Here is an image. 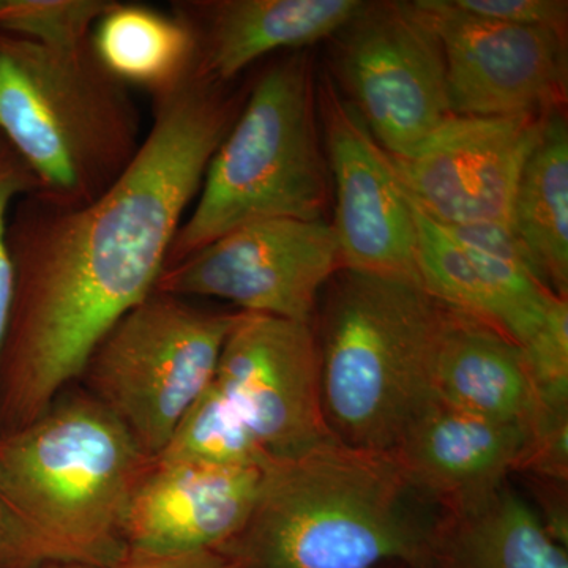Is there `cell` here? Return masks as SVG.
Masks as SVG:
<instances>
[{
  "label": "cell",
  "mask_w": 568,
  "mask_h": 568,
  "mask_svg": "<svg viewBox=\"0 0 568 568\" xmlns=\"http://www.w3.org/2000/svg\"><path fill=\"white\" fill-rule=\"evenodd\" d=\"M197 69L153 93L151 130L110 189L82 205L41 197L11 245L17 287L0 355V432L50 409L108 332L155 291L183 213L239 100Z\"/></svg>",
  "instance_id": "6da1fadb"
},
{
  "label": "cell",
  "mask_w": 568,
  "mask_h": 568,
  "mask_svg": "<svg viewBox=\"0 0 568 568\" xmlns=\"http://www.w3.org/2000/svg\"><path fill=\"white\" fill-rule=\"evenodd\" d=\"M152 458L88 392L0 432V568H114Z\"/></svg>",
  "instance_id": "7a4b0ae2"
},
{
  "label": "cell",
  "mask_w": 568,
  "mask_h": 568,
  "mask_svg": "<svg viewBox=\"0 0 568 568\" xmlns=\"http://www.w3.org/2000/svg\"><path fill=\"white\" fill-rule=\"evenodd\" d=\"M444 517L394 455L331 439L272 459L245 528L220 549L239 568H420Z\"/></svg>",
  "instance_id": "3957f363"
},
{
  "label": "cell",
  "mask_w": 568,
  "mask_h": 568,
  "mask_svg": "<svg viewBox=\"0 0 568 568\" xmlns=\"http://www.w3.org/2000/svg\"><path fill=\"white\" fill-rule=\"evenodd\" d=\"M338 274L316 335L325 424L346 446L390 454L435 396L444 305L422 284Z\"/></svg>",
  "instance_id": "277c9868"
},
{
  "label": "cell",
  "mask_w": 568,
  "mask_h": 568,
  "mask_svg": "<svg viewBox=\"0 0 568 568\" xmlns=\"http://www.w3.org/2000/svg\"><path fill=\"white\" fill-rule=\"evenodd\" d=\"M0 132L43 200L82 205L140 151V112L92 43L54 50L0 33Z\"/></svg>",
  "instance_id": "5b68a950"
},
{
  "label": "cell",
  "mask_w": 568,
  "mask_h": 568,
  "mask_svg": "<svg viewBox=\"0 0 568 568\" xmlns=\"http://www.w3.org/2000/svg\"><path fill=\"white\" fill-rule=\"evenodd\" d=\"M316 114L312 59L305 51L264 71L213 153L166 265L244 224L324 220L328 181Z\"/></svg>",
  "instance_id": "8992f818"
},
{
  "label": "cell",
  "mask_w": 568,
  "mask_h": 568,
  "mask_svg": "<svg viewBox=\"0 0 568 568\" xmlns=\"http://www.w3.org/2000/svg\"><path fill=\"white\" fill-rule=\"evenodd\" d=\"M235 313L209 312L153 291L93 351L81 379L155 459L211 386Z\"/></svg>",
  "instance_id": "52a82bcc"
},
{
  "label": "cell",
  "mask_w": 568,
  "mask_h": 568,
  "mask_svg": "<svg viewBox=\"0 0 568 568\" xmlns=\"http://www.w3.org/2000/svg\"><path fill=\"white\" fill-rule=\"evenodd\" d=\"M335 36L338 84L388 155H410L454 115L443 47L416 3H365Z\"/></svg>",
  "instance_id": "ba28073f"
},
{
  "label": "cell",
  "mask_w": 568,
  "mask_h": 568,
  "mask_svg": "<svg viewBox=\"0 0 568 568\" xmlns=\"http://www.w3.org/2000/svg\"><path fill=\"white\" fill-rule=\"evenodd\" d=\"M339 271L331 223L268 219L244 224L166 265L155 291L222 298L239 312L312 324L321 291Z\"/></svg>",
  "instance_id": "9c48e42d"
},
{
  "label": "cell",
  "mask_w": 568,
  "mask_h": 568,
  "mask_svg": "<svg viewBox=\"0 0 568 568\" xmlns=\"http://www.w3.org/2000/svg\"><path fill=\"white\" fill-rule=\"evenodd\" d=\"M213 383L272 459L297 458L334 439L325 424L312 324L235 313Z\"/></svg>",
  "instance_id": "30bf717a"
},
{
  "label": "cell",
  "mask_w": 568,
  "mask_h": 568,
  "mask_svg": "<svg viewBox=\"0 0 568 568\" xmlns=\"http://www.w3.org/2000/svg\"><path fill=\"white\" fill-rule=\"evenodd\" d=\"M547 115H450L403 159L396 174L418 211L443 226L514 231V203Z\"/></svg>",
  "instance_id": "8fae6325"
},
{
  "label": "cell",
  "mask_w": 568,
  "mask_h": 568,
  "mask_svg": "<svg viewBox=\"0 0 568 568\" xmlns=\"http://www.w3.org/2000/svg\"><path fill=\"white\" fill-rule=\"evenodd\" d=\"M414 3L443 47L452 114L547 115L566 95V33L485 20L454 0Z\"/></svg>",
  "instance_id": "7c38bea8"
},
{
  "label": "cell",
  "mask_w": 568,
  "mask_h": 568,
  "mask_svg": "<svg viewBox=\"0 0 568 568\" xmlns=\"http://www.w3.org/2000/svg\"><path fill=\"white\" fill-rule=\"evenodd\" d=\"M316 100L335 181L332 227L343 271L422 284L414 209L394 160L328 74Z\"/></svg>",
  "instance_id": "4fadbf2b"
},
{
  "label": "cell",
  "mask_w": 568,
  "mask_h": 568,
  "mask_svg": "<svg viewBox=\"0 0 568 568\" xmlns=\"http://www.w3.org/2000/svg\"><path fill=\"white\" fill-rule=\"evenodd\" d=\"M261 478L263 469L153 459L126 510L129 551L175 555L223 548L245 528Z\"/></svg>",
  "instance_id": "5bb4252c"
},
{
  "label": "cell",
  "mask_w": 568,
  "mask_h": 568,
  "mask_svg": "<svg viewBox=\"0 0 568 568\" xmlns=\"http://www.w3.org/2000/svg\"><path fill=\"white\" fill-rule=\"evenodd\" d=\"M529 440L525 428L488 420L433 396L390 454L418 491L455 514L507 487L508 476L521 469Z\"/></svg>",
  "instance_id": "9a60e30c"
},
{
  "label": "cell",
  "mask_w": 568,
  "mask_h": 568,
  "mask_svg": "<svg viewBox=\"0 0 568 568\" xmlns=\"http://www.w3.org/2000/svg\"><path fill=\"white\" fill-rule=\"evenodd\" d=\"M364 7L358 0H222L181 3L175 14L192 29L200 70L224 84L271 52L335 37Z\"/></svg>",
  "instance_id": "2e32d148"
},
{
  "label": "cell",
  "mask_w": 568,
  "mask_h": 568,
  "mask_svg": "<svg viewBox=\"0 0 568 568\" xmlns=\"http://www.w3.org/2000/svg\"><path fill=\"white\" fill-rule=\"evenodd\" d=\"M433 394L447 405L519 426L529 435L538 420L536 392L521 347L487 321L446 305Z\"/></svg>",
  "instance_id": "e0dca14e"
},
{
  "label": "cell",
  "mask_w": 568,
  "mask_h": 568,
  "mask_svg": "<svg viewBox=\"0 0 568 568\" xmlns=\"http://www.w3.org/2000/svg\"><path fill=\"white\" fill-rule=\"evenodd\" d=\"M420 568H568L566 545L510 488L446 514Z\"/></svg>",
  "instance_id": "ac0fdd59"
},
{
  "label": "cell",
  "mask_w": 568,
  "mask_h": 568,
  "mask_svg": "<svg viewBox=\"0 0 568 568\" xmlns=\"http://www.w3.org/2000/svg\"><path fill=\"white\" fill-rule=\"evenodd\" d=\"M514 233L551 293L568 295V126L549 112L514 203Z\"/></svg>",
  "instance_id": "d6986e66"
},
{
  "label": "cell",
  "mask_w": 568,
  "mask_h": 568,
  "mask_svg": "<svg viewBox=\"0 0 568 568\" xmlns=\"http://www.w3.org/2000/svg\"><path fill=\"white\" fill-rule=\"evenodd\" d=\"M97 58L123 84L156 93L196 63V40L178 14L115 2L97 22L91 39Z\"/></svg>",
  "instance_id": "ffe728a7"
},
{
  "label": "cell",
  "mask_w": 568,
  "mask_h": 568,
  "mask_svg": "<svg viewBox=\"0 0 568 568\" xmlns=\"http://www.w3.org/2000/svg\"><path fill=\"white\" fill-rule=\"evenodd\" d=\"M476 265L493 306V325L519 347L537 334L559 295L538 278L514 231L446 226Z\"/></svg>",
  "instance_id": "44dd1931"
},
{
  "label": "cell",
  "mask_w": 568,
  "mask_h": 568,
  "mask_svg": "<svg viewBox=\"0 0 568 568\" xmlns=\"http://www.w3.org/2000/svg\"><path fill=\"white\" fill-rule=\"evenodd\" d=\"M159 458L233 469H264L272 462L213 381L179 422Z\"/></svg>",
  "instance_id": "7402d4cb"
},
{
  "label": "cell",
  "mask_w": 568,
  "mask_h": 568,
  "mask_svg": "<svg viewBox=\"0 0 568 568\" xmlns=\"http://www.w3.org/2000/svg\"><path fill=\"white\" fill-rule=\"evenodd\" d=\"M114 0H0V33L54 50H74L92 39Z\"/></svg>",
  "instance_id": "603a6c76"
},
{
  "label": "cell",
  "mask_w": 568,
  "mask_h": 568,
  "mask_svg": "<svg viewBox=\"0 0 568 568\" xmlns=\"http://www.w3.org/2000/svg\"><path fill=\"white\" fill-rule=\"evenodd\" d=\"M37 189L31 171L21 162L13 149L0 145V355L9 332L13 310L17 271L7 231V215L14 197Z\"/></svg>",
  "instance_id": "cb8c5ba5"
},
{
  "label": "cell",
  "mask_w": 568,
  "mask_h": 568,
  "mask_svg": "<svg viewBox=\"0 0 568 568\" xmlns=\"http://www.w3.org/2000/svg\"><path fill=\"white\" fill-rule=\"evenodd\" d=\"M454 2L459 9L485 20L566 33L568 3L560 0H454Z\"/></svg>",
  "instance_id": "d4e9b609"
},
{
  "label": "cell",
  "mask_w": 568,
  "mask_h": 568,
  "mask_svg": "<svg viewBox=\"0 0 568 568\" xmlns=\"http://www.w3.org/2000/svg\"><path fill=\"white\" fill-rule=\"evenodd\" d=\"M114 568H239V566L222 549H203V551L175 552V555L129 551Z\"/></svg>",
  "instance_id": "484cf974"
},
{
  "label": "cell",
  "mask_w": 568,
  "mask_h": 568,
  "mask_svg": "<svg viewBox=\"0 0 568 568\" xmlns=\"http://www.w3.org/2000/svg\"><path fill=\"white\" fill-rule=\"evenodd\" d=\"M43 568H88V567H80V566H50V567H43Z\"/></svg>",
  "instance_id": "4316f807"
},
{
  "label": "cell",
  "mask_w": 568,
  "mask_h": 568,
  "mask_svg": "<svg viewBox=\"0 0 568 568\" xmlns=\"http://www.w3.org/2000/svg\"><path fill=\"white\" fill-rule=\"evenodd\" d=\"M387 568H405V567H387Z\"/></svg>",
  "instance_id": "83f0119b"
}]
</instances>
